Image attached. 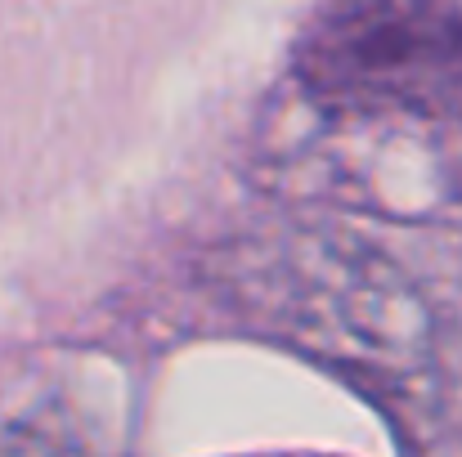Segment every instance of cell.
I'll return each instance as SVG.
<instances>
[{
	"mask_svg": "<svg viewBox=\"0 0 462 457\" xmlns=\"http://www.w3.org/2000/svg\"><path fill=\"white\" fill-rule=\"evenodd\" d=\"M462 59V23L440 0H341L306 41L301 77L328 104H427Z\"/></svg>",
	"mask_w": 462,
	"mask_h": 457,
	"instance_id": "1",
	"label": "cell"
},
{
	"mask_svg": "<svg viewBox=\"0 0 462 457\" xmlns=\"http://www.w3.org/2000/svg\"><path fill=\"white\" fill-rule=\"evenodd\" d=\"M0 457H81L77 449H59V444H50V440H41V435H32V440H18V444H9Z\"/></svg>",
	"mask_w": 462,
	"mask_h": 457,
	"instance_id": "2",
	"label": "cell"
}]
</instances>
